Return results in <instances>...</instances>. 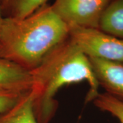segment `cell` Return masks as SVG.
<instances>
[{"mask_svg": "<svg viewBox=\"0 0 123 123\" xmlns=\"http://www.w3.org/2000/svg\"><path fill=\"white\" fill-rule=\"evenodd\" d=\"M34 111L39 123H49L57 108L55 97L66 85L86 81L89 86L86 103L98 94L99 85L88 58L68 36L30 70Z\"/></svg>", "mask_w": 123, "mask_h": 123, "instance_id": "1", "label": "cell"}, {"mask_svg": "<svg viewBox=\"0 0 123 123\" xmlns=\"http://www.w3.org/2000/svg\"><path fill=\"white\" fill-rule=\"evenodd\" d=\"M68 35V27L51 6L44 5L23 18L4 17L0 30V58L30 71Z\"/></svg>", "mask_w": 123, "mask_h": 123, "instance_id": "2", "label": "cell"}, {"mask_svg": "<svg viewBox=\"0 0 123 123\" xmlns=\"http://www.w3.org/2000/svg\"><path fill=\"white\" fill-rule=\"evenodd\" d=\"M68 38L88 57L123 62V40L97 28L69 27Z\"/></svg>", "mask_w": 123, "mask_h": 123, "instance_id": "3", "label": "cell"}, {"mask_svg": "<svg viewBox=\"0 0 123 123\" xmlns=\"http://www.w3.org/2000/svg\"><path fill=\"white\" fill-rule=\"evenodd\" d=\"M113 0H55L51 7L69 27L99 29L101 17Z\"/></svg>", "mask_w": 123, "mask_h": 123, "instance_id": "4", "label": "cell"}, {"mask_svg": "<svg viewBox=\"0 0 123 123\" xmlns=\"http://www.w3.org/2000/svg\"><path fill=\"white\" fill-rule=\"evenodd\" d=\"M99 86L123 100V62L88 57Z\"/></svg>", "mask_w": 123, "mask_h": 123, "instance_id": "5", "label": "cell"}, {"mask_svg": "<svg viewBox=\"0 0 123 123\" xmlns=\"http://www.w3.org/2000/svg\"><path fill=\"white\" fill-rule=\"evenodd\" d=\"M32 81L30 70L0 58V88L29 90Z\"/></svg>", "mask_w": 123, "mask_h": 123, "instance_id": "6", "label": "cell"}, {"mask_svg": "<svg viewBox=\"0 0 123 123\" xmlns=\"http://www.w3.org/2000/svg\"><path fill=\"white\" fill-rule=\"evenodd\" d=\"M0 123H39L34 111V94L31 89L15 105L0 114Z\"/></svg>", "mask_w": 123, "mask_h": 123, "instance_id": "7", "label": "cell"}, {"mask_svg": "<svg viewBox=\"0 0 123 123\" xmlns=\"http://www.w3.org/2000/svg\"><path fill=\"white\" fill-rule=\"evenodd\" d=\"M99 29L123 40V0H113L110 3L101 17Z\"/></svg>", "mask_w": 123, "mask_h": 123, "instance_id": "8", "label": "cell"}, {"mask_svg": "<svg viewBox=\"0 0 123 123\" xmlns=\"http://www.w3.org/2000/svg\"><path fill=\"white\" fill-rule=\"evenodd\" d=\"M47 0H4L1 5L4 17L23 18L45 5Z\"/></svg>", "mask_w": 123, "mask_h": 123, "instance_id": "9", "label": "cell"}, {"mask_svg": "<svg viewBox=\"0 0 123 123\" xmlns=\"http://www.w3.org/2000/svg\"><path fill=\"white\" fill-rule=\"evenodd\" d=\"M93 102L97 108L112 115L123 123V100L104 92L98 93Z\"/></svg>", "mask_w": 123, "mask_h": 123, "instance_id": "10", "label": "cell"}, {"mask_svg": "<svg viewBox=\"0 0 123 123\" xmlns=\"http://www.w3.org/2000/svg\"><path fill=\"white\" fill-rule=\"evenodd\" d=\"M30 90H21L0 88V114L15 105Z\"/></svg>", "mask_w": 123, "mask_h": 123, "instance_id": "11", "label": "cell"}, {"mask_svg": "<svg viewBox=\"0 0 123 123\" xmlns=\"http://www.w3.org/2000/svg\"><path fill=\"white\" fill-rule=\"evenodd\" d=\"M4 18V16H3L1 8V6H0V30H1V25H2V23H3Z\"/></svg>", "mask_w": 123, "mask_h": 123, "instance_id": "12", "label": "cell"}, {"mask_svg": "<svg viewBox=\"0 0 123 123\" xmlns=\"http://www.w3.org/2000/svg\"><path fill=\"white\" fill-rule=\"evenodd\" d=\"M4 1V0H0V6L2 4V3Z\"/></svg>", "mask_w": 123, "mask_h": 123, "instance_id": "13", "label": "cell"}]
</instances>
